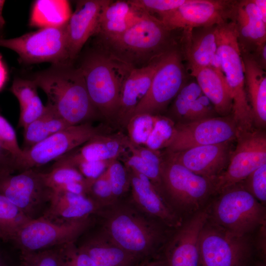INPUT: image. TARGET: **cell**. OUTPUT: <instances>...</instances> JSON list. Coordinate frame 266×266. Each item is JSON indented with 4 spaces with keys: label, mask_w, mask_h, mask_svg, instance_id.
<instances>
[{
    "label": "cell",
    "mask_w": 266,
    "mask_h": 266,
    "mask_svg": "<svg viewBox=\"0 0 266 266\" xmlns=\"http://www.w3.org/2000/svg\"><path fill=\"white\" fill-rule=\"evenodd\" d=\"M144 13L128 0H111L100 13L98 34L100 38L120 35L138 23Z\"/></svg>",
    "instance_id": "cell-29"
},
{
    "label": "cell",
    "mask_w": 266,
    "mask_h": 266,
    "mask_svg": "<svg viewBox=\"0 0 266 266\" xmlns=\"http://www.w3.org/2000/svg\"><path fill=\"white\" fill-rule=\"evenodd\" d=\"M91 122L70 126L34 145L23 149L15 162V173L35 169L56 161L95 135L104 133Z\"/></svg>",
    "instance_id": "cell-11"
},
{
    "label": "cell",
    "mask_w": 266,
    "mask_h": 266,
    "mask_svg": "<svg viewBox=\"0 0 266 266\" xmlns=\"http://www.w3.org/2000/svg\"><path fill=\"white\" fill-rule=\"evenodd\" d=\"M92 216L62 224L40 217L29 221L12 241L20 252H31L75 242L93 224Z\"/></svg>",
    "instance_id": "cell-13"
},
{
    "label": "cell",
    "mask_w": 266,
    "mask_h": 266,
    "mask_svg": "<svg viewBox=\"0 0 266 266\" xmlns=\"http://www.w3.org/2000/svg\"><path fill=\"white\" fill-rule=\"evenodd\" d=\"M0 193L27 217L33 220L43 215L54 191L47 183L46 172L30 169L14 174H0Z\"/></svg>",
    "instance_id": "cell-12"
},
{
    "label": "cell",
    "mask_w": 266,
    "mask_h": 266,
    "mask_svg": "<svg viewBox=\"0 0 266 266\" xmlns=\"http://www.w3.org/2000/svg\"><path fill=\"white\" fill-rule=\"evenodd\" d=\"M175 124L168 117L160 115L144 147L155 151L166 149L173 136Z\"/></svg>",
    "instance_id": "cell-38"
},
{
    "label": "cell",
    "mask_w": 266,
    "mask_h": 266,
    "mask_svg": "<svg viewBox=\"0 0 266 266\" xmlns=\"http://www.w3.org/2000/svg\"><path fill=\"white\" fill-rule=\"evenodd\" d=\"M180 46L164 53L149 89L136 107L133 115H160L187 82L186 66Z\"/></svg>",
    "instance_id": "cell-9"
},
{
    "label": "cell",
    "mask_w": 266,
    "mask_h": 266,
    "mask_svg": "<svg viewBox=\"0 0 266 266\" xmlns=\"http://www.w3.org/2000/svg\"><path fill=\"white\" fill-rule=\"evenodd\" d=\"M78 67L98 114L115 122L124 83L134 67L102 48L88 52Z\"/></svg>",
    "instance_id": "cell-3"
},
{
    "label": "cell",
    "mask_w": 266,
    "mask_h": 266,
    "mask_svg": "<svg viewBox=\"0 0 266 266\" xmlns=\"http://www.w3.org/2000/svg\"><path fill=\"white\" fill-rule=\"evenodd\" d=\"M160 191L175 211L194 214L214 195L215 180L190 171L162 155Z\"/></svg>",
    "instance_id": "cell-5"
},
{
    "label": "cell",
    "mask_w": 266,
    "mask_h": 266,
    "mask_svg": "<svg viewBox=\"0 0 266 266\" xmlns=\"http://www.w3.org/2000/svg\"><path fill=\"white\" fill-rule=\"evenodd\" d=\"M220 116L232 114L233 100L225 77L219 68L203 67L190 75Z\"/></svg>",
    "instance_id": "cell-30"
},
{
    "label": "cell",
    "mask_w": 266,
    "mask_h": 266,
    "mask_svg": "<svg viewBox=\"0 0 266 266\" xmlns=\"http://www.w3.org/2000/svg\"><path fill=\"white\" fill-rule=\"evenodd\" d=\"M244 188L263 205L266 201V164L240 182Z\"/></svg>",
    "instance_id": "cell-41"
},
{
    "label": "cell",
    "mask_w": 266,
    "mask_h": 266,
    "mask_svg": "<svg viewBox=\"0 0 266 266\" xmlns=\"http://www.w3.org/2000/svg\"><path fill=\"white\" fill-rule=\"evenodd\" d=\"M101 208L86 195L65 191L54 192L43 218L62 224L96 215Z\"/></svg>",
    "instance_id": "cell-25"
},
{
    "label": "cell",
    "mask_w": 266,
    "mask_h": 266,
    "mask_svg": "<svg viewBox=\"0 0 266 266\" xmlns=\"http://www.w3.org/2000/svg\"><path fill=\"white\" fill-rule=\"evenodd\" d=\"M112 161L84 162L78 164L75 167L87 180L92 183L105 171Z\"/></svg>",
    "instance_id": "cell-46"
},
{
    "label": "cell",
    "mask_w": 266,
    "mask_h": 266,
    "mask_svg": "<svg viewBox=\"0 0 266 266\" xmlns=\"http://www.w3.org/2000/svg\"><path fill=\"white\" fill-rule=\"evenodd\" d=\"M232 141L199 146L165 154L198 175L215 179L227 167Z\"/></svg>",
    "instance_id": "cell-19"
},
{
    "label": "cell",
    "mask_w": 266,
    "mask_h": 266,
    "mask_svg": "<svg viewBox=\"0 0 266 266\" xmlns=\"http://www.w3.org/2000/svg\"><path fill=\"white\" fill-rule=\"evenodd\" d=\"M216 196L207 206L208 219L215 225L241 235H248L266 225L264 205L247 192L240 182Z\"/></svg>",
    "instance_id": "cell-7"
},
{
    "label": "cell",
    "mask_w": 266,
    "mask_h": 266,
    "mask_svg": "<svg viewBox=\"0 0 266 266\" xmlns=\"http://www.w3.org/2000/svg\"><path fill=\"white\" fill-rule=\"evenodd\" d=\"M66 245L35 252H20L16 266H65Z\"/></svg>",
    "instance_id": "cell-35"
},
{
    "label": "cell",
    "mask_w": 266,
    "mask_h": 266,
    "mask_svg": "<svg viewBox=\"0 0 266 266\" xmlns=\"http://www.w3.org/2000/svg\"><path fill=\"white\" fill-rule=\"evenodd\" d=\"M101 231L119 247L142 262L154 257L164 237L160 223L132 202L119 200L100 209Z\"/></svg>",
    "instance_id": "cell-1"
},
{
    "label": "cell",
    "mask_w": 266,
    "mask_h": 266,
    "mask_svg": "<svg viewBox=\"0 0 266 266\" xmlns=\"http://www.w3.org/2000/svg\"><path fill=\"white\" fill-rule=\"evenodd\" d=\"M5 3L4 0H0V34L1 35L3 33L5 21L2 16V9Z\"/></svg>",
    "instance_id": "cell-53"
},
{
    "label": "cell",
    "mask_w": 266,
    "mask_h": 266,
    "mask_svg": "<svg viewBox=\"0 0 266 266\" xmlns=\"http://www.w3.org/2000/svg\"><path fill=\"white\" fill-rule=\"evenodd\" d=\"M106 173L109 180L112 194L115 201L119 200L130 187V177L125 165L118 159L111 162Z\"/></svg>",
    "instance_id": "cell-39"
},
{
    "label": "cell",
    "mask_w": 266,
    "mask_h": 266,
    "mask_svg": "<svg viewBox=\"0 0 266 266\" xmlns=\"http://www.w3.org/2000/svg\"><path fill=\"white\" fill-rule=\"evenodd\" d=\"M0 46L15 52L21 64L72 63L68 53L67 23L57 27L40 28L17 37H1Z\"/></svg>",
    "instance_id": "cell-8"
},
{
    "label": "cell",
    "mask_w": 266,
    "mask_h": 266,
    "mask_svg": "<svg viewBox=\"0 0 266 266\" xmlns=\"http://www.w3.org/2000/svg\"><path fill=\"white\" fill-rule=\"evenodd\" d=\"M0 144L4 150L15 158L16 161L23 153V150L19 145L15 130L9 122L0 114Z\"/></svg>",
    "instance_id": "cell-44"
},
{
    "label": "cell",
    "mask_w": 266,
    "mask_h": 266,
    "mask_svg": "<svg viewBox=\"0 0 266 266\" xmlns=\"http://www.w3.org/2000/svg\"></svg>",
    "instance_id": "cell-54"
},
{
    "label": "cell",
    "mask_w": 266,
    "mask_h": 266,
    "mask_svg": "<svg viewBox=\"0 0 266 266\" xmlns=\"http://www.w3.org/2000/svg\"><path fill=\"white\" fill-rule=\"evenodd\" d=\"M237 0H186L174 11L160 19L170 31L219 25L233 21Z\"/></svg>",
    "instance_id": "cell-16"
},
{
    "label": "cell",
    "mask_w": 266,
    "mask_h": 266,
    "mask_svg": "<svg viewBox=\"0 0 266 266\" xmlns=\"http://www.w3.org/2000/svg\"><path fill=\"white\" fill-rule=\"evenodd\" d=\"M247 97L254 124L259 128L266 125V74L248 54H241Z\"/></svg>",
    "instance_id": "cell-28"
},
{
    "label": "cell",
    "mask_w": 266,
    "mask_h": 266,
    "mask_svg": "<svg viewBox=\"0 0 266 266\" xmlns=\"http://www.w3.org/2000/svg\"><path fill=\"white\" fill-rule=\"evenodd\" d=\"M7 78V71L0 54V91L4 86Z\"/></svg>",
    "instance_id": "cell-50"
},
{
    "label": "cell",
    "mask_w": 266,
    "mask_h": 266,
    "mask_svg": "<svg viewBox=\"0 0 266 266\" xmlns=\"http://www.w3.org/2000/svg\"><path fill=\"white\" fill-rule=\"evenodd\" d=\"M237 144L232 151L226 169L215 180L216 196L240 183L262 165L266 164V135L259 129L238 132Z\"/></svg>",
    "instance_id": "cell-14"
},
{
    "label": "cell",
    "mask_w": 266,
    "mask_h": 266,
    "mask_svg": "<svg viewBox=\"0 0 266 266\" xmlns=\"http://www.w3.org/2000/svg\"><path fill=\"white\" fill-rule=\"evenodd\" d=\"M132 190V202L146 215L169 228L183 224L179 216L157 187L145 175L127 168Z\"/></svg>",
    "instance_id": "cell-17"
},
{
    "label": "cell",
    "mask_w": 266,
    "mask_h": 266,
    "mask_svg": "<svg viewBox=\"0 0 266 266\" xmlns=\"http://www.w3.org/2000/svg\"><path fill=\"white\" fill-rule=\"evenodd\" d=\"M263 70L266 69V43L259 46L251 54H248Z\"/></svg>",
    "instance_id": "cell-48"
},
{
    "label": "cell",
    "mask_w": 266,
    "mask_h": 266,
    "mask_svg": "<svg viewBox=\"0 0 266 266\" xmlns=\"http://www.w3.org/2000/svg\"><path fill=\"white\" fill-rule=\"evenodd\" d=\"M140 266H168L167 263L163 258L153 257L150 260H148L143 264Z\"/></svg>",
    "instance_id": "cell-49"
},
{
    "label": "cell",
    "mask_w": 266,
    "mask_h": 266,
    "mask_svg": "<svg viewBox=\"0 0 266 266\" xmlns=\"http://www.w3.org/2000/svg\"><path fill=\"white\" fill-rule=\"evenodd\" d=\"M216 56L233 100L232 115L238 131L253 129L252 113L247 97L244 67L234 22L218 25Z\"/></svg>",
    "instance_id": "cell-6"
},
{
    "label": "cell",
    "mask_w": 266,
    "mask_h": 266,
    "mask_svg": "<svg viewBox=\"0 0 266 266\" xmlns=\"http://www.w3.org/2000/svg\"><path fill=\"white\" fill-rule=\"evenodd\" d=\"M87 196L99 204L101 208L116 201L105 171L93 181Z\"/></svg>",
    "instance_id": "cell-43"
},
{
    "label": "cell",
    "mask_w": 266,
    "mask_h": 266,
    "mask_svg": "<svg viewBox=\"0 0 266 266\" xmlns=\"http://www.w3.org/2000/svg\"><path fill=\"white\" fill-rule=\"evenodd\" d=\"M129 144L127 136L121 133H100L56 160L52 166L75 167L84 162L118 159L128 149Z\"/></svg>",
    "instance_id": "cell-20"
},
{
    "label": "cell",
    "mask_w": 266,
    "mask_h": 266,
    "mask_svg": "<svg viewBox=\"0 0 266 266\" xmlns=\"http://www.w3.org/2000/svg\"><path fill=\"white\" fill-rule=\"evenodd\" d=\"M208 217L206 206L176 229L164 257L168 266H200L199 237Z\"/></svg>",
    "instance_id": "cell-18"
},
{
    "label": "cell",
    "mask_w": 266,
    "mask_h": 266,
    "mask_svg": "<svg viewBox=\"0 0 266 266\" xmlns=\"http://www.w3.org/2000/svg\"><path fill=\"white\" fill-rule=\"evenodd\" d=\"M214 112L213 105L194 82L185 84L174 99L170 109L171 119L177 120L175 123L213 117Z\"/></svg>",
    "instance_id": "cell-26"
},
{
    "label": "cell",
    "mask_w": 266,
    "mask_h": 266,
    "mask_svg": "<svg viewBox=\"0 0 266 266\" xmlns=\"http://www.w3.org/2000/svg\"><path fill=\"white\" fill-rule=\"evenodd\" d=\"M124 165L126 168L148 177L160 191V166L154 165L131 153L130 155L127 156Z\"/></svg>",
    "instance_id": "cell-42"
},
{
    "label": "cell",
    "mask_w": 266,
    "mask_h": 266,
    "mask_svg": "<svg viewBox=\"0 0 266 266\" xmlns=\"http://www.w3.org/2000/svg\"><path fill=\"white\" fill-rule=\"evenodd\" d=\"M110 0H81L67 23L69 59L73 62L92 35L99 32L100 13Z\"/></svg>",
    "instance_id": "cell-21"
},
{
    "label": "cell",
    "mask_w": 266,
    "mask_h": 266,
    "mask_svg": "<svg viewBox=\"0 0 266 266\" xmlns=\"http://www.w3.org/2000/svg\"><path fill=\"white\" fill-rule=\"evenodd\" d=\"M257 6L263 20L266 23V0H253Z\"/></svg>",
    "instance_id": "cell-51"
},
{
    "label": "cell",
    "mask_w": 266,
    "mask_h": 266,
    "mask_svg": "<svg viewBox=\"0 0 266 266\" xmlns=\"http://www.w3.org/2000/svg\"><path fill=\"white\" fill-rule=\"evenodd\" d=\"M237 133L232 114L175 123L173 136L165 152H176L199 146L233 141L236 139Z\"/></svg>",
    "instance_id": "cell-15"
},
{
    "label": "cell",
    "mask_w": 266,
    "mask_h": 266,
    "mask_svg": "<svg viewBox=\"0 0 266 266\" xmlns=\"http://www.w3.org/2000/svg\"><path fill=\"white\" fill-rule=\"evenodd\" d=\"M162 55L148 65L133 68L131 71L122 88L115 121L119 126L126 127L136 107L147 94L160 65Z\"/></svg>",
    "instance_id": "cell-23"
},
{
    "label": "cell",
    "mask_w": 266,
    "mask_h": 266,
    "mask_svg": "<svg viewBox=\"0 0 266 266\" xmlns=\"http://www.w3.org/2000/svg\"><path fill=\"white\" fill-rule=\"evenodd\" d=\"M47 183L54 192L65 191L87 195L92 184L75 167L61 165L52 166L46 172Z\"/></svg>",
    "instance_id": "cell-33"
},
{
    "label": "cell",
    "mask_w": 266,
    "mask_h": 266,
    "mask_svg": "<svg viewBox=\"0 0 266 266\" xmlns=\"http://www.w3.org/2000/svg\"><path fill=\"white\" fill-rule=\"evenodd\" d=\"M218 25L199 27L182 32L180 50L190 75L210 66L216 55Z\"/></svg>",
    "instance_id": "cell-22"
},
{
    "label": "cell",
    "mask_w": 266,
    "mask_h": 266,
    "mask_svg": "<svg viewBox=\"0 0 266 266\" xmlns=\"http://www.w3.org/2000/svg\"><path fill=\"white\" fill-rule=\"evenodd\" d=\"M160 115L145 113L133 115L125 127L130 143L134 146H144Z\"/></svg>",
    "instance_id": "cell-36"
},
{
    "label": "cell",
    "mask_w": 266,
    "mask_h": 266,
    "mask_svg": "<svg viewBox=\"0 0 266 266\" xmlns=\"http://www.w3.org/2000/svg\"><path fill=\"white\" fill-rule=\"evenodd\" d=\"M78 246L96 266H140L144 262L115 244L101 230L88 236Z\"/></svg>",
    "instance_id": "cell-27"
},
{
    "label": "cell",
    "mask_w": 266,
    "mask_h": 266,
    "mask_svg": "<svg viewBox=\"0 0 266 266\" xmlns=\"http://www.w3.org/2000/svg\"><path fill=\"white\" fill-rule=\"evenodd\" d=\"M16 159L0 144V174L15 173Z\"/></svg>",
    "instance_id": "cell-47"
},
{
    "label": "cell",
    "mask_w": 266,
    "mask_h": 266,
    "mask_svg": "<svg viewBox=\"0 0 266 266\" xmlns=\"http://www.w3.org/2000/svg\"><path fill=\"white\" fill-rule=\"evenodd\" d=\"M200 266H248L252 256L248 235L230 232L208 219L199 237Z\"/></svg>",
    "instance_id": "cell-10"
},
{
    "label": "cell",
    "mask_w": 266,
    "mask_h": 266,
    "mask_svg": "<svg viewBox=\"0 0 266 266\" xmlns=\"http://www.w3.org/2000/svg\"><path fill=\"white\" fill-rule=\"evenodd\" d=\"M31 79L47 98L46 105L69 125L87 122L98 115L89 97L84 77L72 63L52 65Z\"/></svg>",
    "instance_id": "cell-2"
},
{
    "label": "cell",
    "mask_w": 266,
    "mask_h": 266,
    "mask_svg": "<svg viewBox=\"0 0 266 266\" xmlns=\"http://www.w3.org/2000/svg\"><path fill=\"white\" fill-rule=\"evenodd\" d=\"M37 87L32 79L15 78L10 92L18 100L21 112L28 111L42 102L37 91Z\"/></svg>",
    "instance_id": "cell-37"
},
{
    "label": "cell",
    "mask_w": 266,
    "mask_h": 266,
    "mask_svg": "<svg viewBox=\"0 0 266 266\" xmlns=\"http://www.w3.org/2000/svg\"><path fill=\"white\" fill-rule=\"evenodd\" d=\"M158 18L144 12L141 20L122 34L100 38L101 48L133 67L145 66L176 45Z\"/></svg>",
    "instance_id": "cell-4"
},
{
    "label": "cell",
    "mask_w": 266,
    "mask_h": 266,
    "mask_svg": "<svg viewBox=\"0 0 266 266\" xmlns=\"http://www.w3.org/2000/svg\"><path fill=\"white\" fill-rule=\"evenodd\" d=\"M45 106L43 114L24 129L23 149L29 148L70 126L54 110Z\"/></svg>",
    "instance_id": "cell-32"
},
{
    "label": "cell",
    "mask_w": 266,
    "mask_h": 266,
    "mask_svg": "<svg viewBox=\"0 0 266 266\" xmlns=\"http://www.w3.org/2000/svg\"><path fill=\"white\" fill-rule=\"evenodd\" d=\"M31 219L0 193V239L13 241L19 231Z\"/></svg>",
    "instance_id": "cell-34"
},
{
    "label": "cell",
    "mask_w": 266,
    "mask_h": 266,
    "mask_svg": "<svg viewBox=\"0 0 266 266\" xmlns=\"http://www.w3.org/2000/svg\"><path fill=\"white\" fill-rule=\"evenodd\" d=\"M241 54L266 43V23L253 0H237L233 20Z\"/></svg>",
    "instance_id": "cell-24"
},
{
    "label": "cell",
    "mask_w": 266,
    "mask_h": 266,
    "mask_svg": "<svg viewBox=\"0 0 266 266\" xmlns=\"http://www.w3.org/2000/svg\"><path fill=\"white\" fill-rule=\"evenodd\" d=\"M186 0H129L141 11L152 16L157 14L160 20L183 5Z\"/></svg>",
    "instance_id": "cell-40"
},
{
    "label": "cell",
    "mask_w": 266,
    "mask_h": 266,
    "mask_svg": "<svg viewBox=\"0 0 266 266\" xmlns=\"http://www.w3.org/2000/svg\"><path fill=\"white\" fill-rule=\"evenodd\" d=\"M18 262H14L7 255L0 251V266H16Z\"/></svg>",
    "instance_id": "cell-52"
},
{
    "label": "cell",
    "mask_w": 266,
    "mask_h": 266,
    "mask_svg": "<svg viewBox=\"0 0 266 266\" xmlns=\"http://www.w3.org/2000/svg\"><path fill=\"white\" fill-rule=\"evenodd\" d=\"M71 15L67 0H36L32 7L30 25L41 28L60 27L67 23Z\"/></svg>",
    "instance_id": "cell-31"
},
{
    "label": "cell",
    "mask_w": 266,
    "mask_h": 266,
    "mask_svg": "<svg viewBox=\"0 0 266 266\" xmlns=\"http://www.w3.org/2000/svg\"><path fill=\"white\" fill-rule=\"evenodd\" d=\"M65 266H96L91 258L75 242L66 245Z\"/></svg>",
    "instance_id": "cell-45"
}]
</instances>
